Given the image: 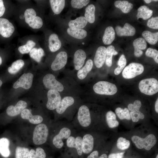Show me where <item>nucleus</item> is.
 Returning a JSON list of instances; mask_svg holds the SVG:
<instances>
[{
	"instance_id": "nucleus-38",
	"label": "nucleus",
	"mask_w": 158,
	"mask_h": 158,
	"mask_svg": "<svg viewBox=\"0 0 158 158\" xmlns=\"http://www.w3.org/2000/svg\"><path fill=\"white\" fill-rule=\"evenodd\" d=\"M115 111L116 114L120 119L130 120L131 119L130 112L128 108H125L123 109L121 107H117Z\"/></svg>"
},
{
	"instance_id": "nucleus-20",
	"label": "nucleus",
	"mask_w": 158,
	"mask_h": 158,
	"mask_svg": "<svg viewBox=\"0 0 158 158\" xmlns=\"http://www.w3.org/2000/svg\"><path fill=\"white\" fill-rule=\"evenodd\" d=\"M74 102V99L72 97L66 96L64 97L56 108V112L59 114H63L68 107L73 105Z\"/></svg>"
},
{
	"instance_id": "nucleus-46",
	"label": "nucleus",
	"mask_w": 158,
	"mask_h": 158,
	"mask_svg": "<svg viewBox=\"0 0 158 158\" xmlns=\"http://www.w3.org/2000/svg\"><path fill=\"white\" fill-rule=\"evenodd\" d=\"M145 55L147 56L152 58L155 61L158 63V51L157 50L149 48L146 51Z\"/></svg>"
},
{
	"instance_id": "nucleus-56",
	"label": "nucleus",
	"mask_w": 158,
	"mask_h": 158,
	"mask_svg": "<svg viewBox=\"0 0 158 158\" xmlns=\"http://www.w3.org/2000/svg\"><path fill=\"white\" fill-rule=\"evenodd\" d=\"M2 63V59L1 57L0 56V65H1Z\"/></svg>"
},
{
	"instance_id": "nucleus-55",
	"label": "nucleus",
	"mask_w": 158,
	"mask_h": 158,
	"mask_svg": "<svg viewBox=\"0 0 158 158\" xmlns=\"http://www.w3.org/2000/svg\"><path fill=\"white\" fill-rule=\"evenodd\" d=\"M118 54V52L114 50L113 52V55H115Z\"/></svg>"
},
{
	"instance_id": "nucleus-35",
	"label": "nucleus",
	"mask_w": 158,
	"mask_h": 158,
	"mask_svg": "<svg viewBox=\"0 0 158 158\" xmlns=\"http://www.w3.org/2000/svg\"><path fill=\"white\" fill-rule=\"evenodd\" d=\"M30 57L37 62L40 61L44 55V52L41 48H33L29 53Z\"/></svg>"
},
{
	"instance_id": "nucleus-27",
	"label": "nucleus",
	"mask_w": 158,
	"mask_h": 158,
	"mask_svg": "<svg viewBox=\"0 0 158 158\" xmlns=\"http://www.w3.org/2000/svg\"><path fill=\"white\" fill-rule=\"evenodd\" d=\"M49 2L53 12L57 15L61 13L65 6L64 0H50Z\"/></svg>"
},
{
	"instance_id": "nucleus-58",
	"label": "nucleus",
	"mask_w": 158,
	"mask_h": 158,
	"mask_svg": "<svg viewBox=\"0 0 158 158\" xmlns=\"http://www.w3.org/2000/svg\"><path fill=\"white\" fill-rule=\"evenodd\" d=\"M156 158H158V154H157Z\"/></svg>"
},
{
	"instance_id": "nucleus-31",
	"label": "nucleus",
	"mask_w": 158,
	"mask_h": 158,
	"mask_svg": "<svg viewBox=\"0 0 158 158\" xmlns=\"http://www.w3.org/2000/svg\"><path fill=\"white\" fill-rule=\"evenodd\" d=\"M115 6L120 9L123 13H126L130 12L133 7V5L126 1H116L114 4Z\"/></svg>"
},
{
	"instance_id": "nucleus-1",
	"label": "nucleus",
	"mask_w": 158,
	"mask_h": 158,
	"mask_svg": "<svg viewBox=\"0 0 158 158\" xmlns=\"http://www.w3.org/2000/svg\"><path fill=\"white\" fill-rule=\"evenodd\" d=\"M131 139L137 148L139 149L144 148L147 150H150L156 144L157 140L155 136L152 134L148 135L145 138L134 135Z\"/></svg>"
},
{
	"instance_id": "nucleus-50",
	"label": "nucleus",
	"mask_w": 158,
	"mask_h": 158,
	"mask_svg": "<svg viewBox=\"0 0 158 158\" xmlns=\"http://www.w3.org/2000/svg\"><path fill=\"white\" fill-rule=\"evenodd\" d=\"M5 11V8L4 4L3 1L2 0H0V17L4 15Z\"/></svg>"
},
{
	"instance_id": "nucleus-54",
	"label": "nucleus",
	"mask_w": 158,
	"mask_h": 158,
	"mask_svg": "<svg viewBox=\"0 0 158 158\" xmlns=\"http://www.w3.org/2000/svg\"><path fill=\"white\" fill-rule=\"evenodd\" d=\"M107 156L106 154H104L99 157L98 158H107Z\"/></svg>"
},
{
	"instance_id": "nucleus-48",
	"label": "nucleus",
	"mask_w": 158,
	"mask_h": 158,
	"mask_svg": "<svg viewBox=\"0 0 158 158\" xmlns=\"http://www.w3.org/2000/svg\"><path fill=\"white\" fill-rule=\"evenodd\" d=\"M141 106V102L140 100H136L133 104H129L128 107V109L131 111H135L139 110Z\"/></svg>"
},
{
	"instance_id": "nucleus-8",
	"label": "nucleus",
	"mask_w": 158,
	"mask_h": 158,
	"mask_svg": "<svg viewBox=\"0 0 158 158\" xmlns=\"http://www.w3.org/2000/svg\"><path fill=\"white\" fill-rule=\"evenodd\" d=\"M72 131L70 127L67 126L62 127L58 133L53 138L52 143L57 148L61 149L64 145L63 140H67L72 135Z\"/></svg>"
},
{
	"instance_id": "nucleus-15",
	"label": "nucleus",
	"mask_w": 158,
	"mask_h": 158,
	"mask_svg": "<svg viewBox=\"0 0 158 158\" xmlns=\"http://www.w3.org/2000/svg\"><path fill=\"white\" fill-rule=\"evenodd\" d=\"M83 153L88 154L91 152L94 146V138L91 134L87 133L83 136L82 141Z\"/></svg>"
},
{
	"instance_id": "nucleus-16",
	"label": "nucleus",
	"mask_w": 158,
	"mask_h": 158,
	"mask_svg": "<svg viewBox=\"0 0 158 158\" xmlns=\"http://www.w3.org/2000/svg\"><path fill=\"white\" fill-rule=\"evenodd\" d=\"M107 48L104 46H101L97 49L94 58V62L96 66L99 68L104 64L106 60Z\"/></svg>"
},
{
	"instance_id": "nucleus-34",
	"label": "nucleus",
	"mask_w": 158,
	"mask_h": 158,
	"mask_svg": "<svg viewBox=\"0 0 158 158\" xmlns=\"http://www.w3.org/2000/svg\"><path fill=\"white\" fill-rule=\"evenodd\" d=\"M95 6L93 4L89 5L85 8V17L90 23H92L95 21Z\"/></svg>"
},
{
	"instance_id": "nucleus-52",
	"label": "nucleus",
	"mask_w": 158,
	"mask_h": 158,
	"mask_svg": "<svg viewBox=\"0 0 158 158\" xmlns=\"http://www.w3.org/2000/svg\"><path fill=\"white\" fill-rule=\"evenodd\" d=\"M155 109L156 112L158 113V98H157L155 104Z\"/></svg>"
},
{
	"instance_id": "nucleus-44",
	"label": "nucleus",
	"mask_w": 158,
	"mask_h": 158,
	"mask_svg": "<svg viewBox=\"0 0 158 158\" xmlns=\"http://www.w3.org/2000/svg\"><path fill=\"white\" fill-rule=\"evenodd\" d=\"M90 1L89 0H72L71 1V5L74 8L80 9L86 6Z\"/></svg>"
},
{
	"instance_id": "nucleus-41",
	"label": "nucleus",
	"mask_w": 158,
	"mask_h": 158,
	"mask_svg": "<svg viewBox=\"0 0 158 158\" xmlns=\"http://www.w3.org/2000/svg\"><path fill=\"white\" fill-rule=\"evenodd\" d=\"M29 152L28 148L17 147L16 150V158H27Z\"/></svg>"
},
{
	"instance_id": "nucleus-49",
	"label": "nucleus",
	"mask_w": 158,
	"mask_h": 158,
	"mask_svg": "<svg viewBox=\"0 0 158 158\" xmlns=\"http://www.w3.org/2000/svg\"><path fill=\"white\" fill-rule=\"evenodd\" d=\"M125 152L121 153H112L108 156V158H123Z\"/></svg>"
},
{
	"instance_id": "nucleus-5",
	"label": "nucleus",
	"mask_w": 158,
	"mask_h": 158,
	"mask_svg": "<svg viewBox=\"0 0 158 158\" xmlns=\"http://www.w3.org/2000/svg\"><path fill=\"white\" fill-rule=\"evenodd\" d=\"M24 16L25 22L32 28L38 29L42 26L43 22L42 19L36 16V13L33 8L27 9L24 13Z\"/></svg>"
},
{
	"instance_id": "nucleus-23",
	"label": "nucleus",
	"mask_w": 158,
	"mask_h": 158,
	"mask_svg": "<svg viewBox=\"0 0 158 158\" xmlns=\"http://www.w3.org/2000/svg\"><path fill=\"white\" fill-rule=\"evenodd\" d=\"M49 47L50 50L52 52H55L61 47V43L56 34H51L49 39Z\"/></svg>"
},
{
	"instance_id": "nucleus-42",
	"label": "nucleus",
	"mask_w": 158,
	"mask_h": 158,
	"mask_svg": "<svg viewBox=\"0 0 158 158\" xmlns=\"http://www.w3.org/2000/svg\"><path fill=\"white\" fill-rule=\"evenodd\" d=\"M107 48L106 57L105 63L108 67H110L112 65V58L113 55V52L115 50L114 47L112 45H110Z\"/></svg>"
},
{
	"instance_id": "nucleus-29",
	"label": "nucleus",
	"mask_w": 158,
	"mask_h": 158,
	"mask_svg": "<svg viewBox=\"0 0 158 158\" xmlns=\"http://www.w3.org/2000/svg\"><path fill=\"white\" fill-rule=\"evenodd\" d=\"M87 23L84 16H80L75 20L70 21L68 25L69 27L82 29L85 27Z\"/></svg>"
},
{
	"instance_id": "nucleus-21",
	"label": "nucleus",
	"mask_w": 158,
	"mask_h": 158,
	"mask_svg": "<svg viewBox=\"0 0 158 158\" xmlns=\"http://www.w3.org/2000/svg\"><path fill=\"white\" fill-rule=\"evenodd\" d=\"M134 48V54L135 56L139 57L143 53L142 50L145 49L147 47V43L145 40L142 38L135 39L133 42Z\"/></svg>"
},
{
	"instance_id": "nucleus-25",
	"label": "nucleus",
	"mask_w": 158,
	"mask_h": 158,
	"mask_svg": "<svg viewBox=\"0 0 158 158\" xmlns=\"http://www.w3.org/2000/svg\"><path fill=\"white\" fill-rule=\"evenodd\" d=\"M68 33L72 37L78 39L85 38L87 35V32L83 29L69 27L67 30Z\"/></svg>"
},
{
	"instance_id": "nucleus-39",
	"label": "nucleus",
	"mask_w": 158,
	"mask_h": 158,
	"mask_svg": "<svg viewBox=\"0 0 158 158\" xmlns=\"http://www.w3.org/2000/svg\"><path fill=\"white\" fill-rule=\"evenodd\" d=\"M35 44V43L33 41L28 40L25 44L20 46L18 49L22 54H27L30 52Z\"/></svg>"
},
{
	"instance_id": "nucleus-18",
	"label": "nucleus",
	"mask_w": 158,
	"mask_h": 158,
	"mask_svg": "<svg viewBox=\"0 0 158 158\" xmlns=\"http://www.w3.org/2000/svg\"><path fill=\"white\" fill-rule=\"evenodd\" d=\"M115 30L116 34L119 36H133L136 32L134 27L128 23H126L123 28L120 26H116Z\"/></svg>"
},
{
	"instance_id": "nucleus-43",
	"label": "nucleus",
	"mask_w": 158,
	"mask_h": 158,
	"mask_svg": "<svg viewBox=\"0 0 158 158\" xmlns=\"http://www.w3.org/2000/svg\"><path fill=\"white\" fill-rule=\"evenodd\" d=\"M130 145V141L122 137L119 138L117 140V146L121 150H123L128 148Z\"/></svg>"
},
{
	"instance_id": "nucleus-6",
	"label": "nucleus",
	"mask_w": 158,
	"mask_h": 158,
	"mask_svg": "<svg viewBox=\"0 0 158 158\" xmlns=\"http://www.w3.org/2000/svg\"><path fill=\"white\" fill-rule=\"evenodd\" d=\"M77 120L79 125L83 128L87 129L90 125L92 122L90 113L86 105H82L79 108Z\"/></svg>"
},
{
	"instance_id": "nucleus-57",
	"label": "nucleus",
	"mask_w": 158,
	"mask_h": 158,
	"mask_svg": "<svg viewBox=\"0 0 158 158\" xmlns=\"http://www.w3.org/2000/svg\"><path fill=\"white\" fill-rule=\"evenodd\" d=\"M2 84V82L0 80V87L1 86Z\"/></svg>"
},
{
	"instance_id": "nucleus-37",
	"label": "nucleus",
	"mask_w": 158,
	"mask_h": 158,
	"mask_svg": "<svg viewBox=\"0 0 158 158\" xmlns=\"http://www.w3.org/2000/svg\"><path fill=\"white\" fill-rule=\"evenodd\" d=\"M46 154L42 148L40 147L36 148V151L32 149L29 152L27 158H45Z\"/></svg>"
},
{
	"instance_id": "nucleus-11",
	"label": "nucleus",
	"mask_w": 158,
	"mask_h": 158,
	"mask_svg": "<svg viewBox=\"0 0 158 158\" xmlns=\"http://www.w3.org/2000/svg\"><path fill=\"white\" fill-rule=\"evenodd\" d=\"M82 138L83 136L78 135L75 136L71 135L66 141L67 147L69 148L76 149L78 154L80 156L83 154Z\"/></svg>"
},
{
	"instance_id": "nucleus-12",
	"label": "nucleus",
	"mask_w": 158,
	"mask_h": 158,
	"mask_svg": "<svg viewBox=\"0 0 158 158\" xmlns=\"http://www.w3.org/2000/svg\"><path fill=\"white\" fill-rule=\"evenodd\" d=\"M33 75L31 73H24L13 85L14 88L16 89L19 87L27 90L31 86Z\"/></svg>"
},
{
	"instance_id": "nucleus-30",
	"label": "nucleus",
	"mask_w": 158,
	"mask_h": 158,
	"mask_svg": "<svg viewBox=\"0 0 158 158\" xmlns=\"http://www.w3.org/2000/svg\"><path fill=\"white\" fill-rule=\"evenodd\" d=\"M9 143V141L7 138H3L0 139V153L5 157H8L10 154Z\"/></svg>"
},
{
	"instance_id": "nucleus-13",
	"label": "nucleus",
	"mask_w": 158,
	"mask_h": 158,
	"mask_svg": "<svg viewBox=\"0 0 158 158\" xmlns=\"http://www.w3.org/2000/svg\"><path fill=\"white\" fill-rule=\"evenodd\" d=\"M15 30L13 24L7 19L0 18V34L5 38L10 37Z\"/></svg>"
},
{
	"instance_id": "nucleus-4",
	"label": "nucleus",
	"mask_w": 158,
	"mask_h": 158,
	"mask_svg": "<svg viewBox=\"0 0 158 158\" xmlns=\"http://www.w3.org/2000/svg\"><path fill=\"white\" fill-rule=\"evenodd\" d=\"M49 135V130L47 126L44 123L37 125L33 132V141L36 145H40L47 141Z\"/></svg>"
},
{
	"instance_id": "nucleus-32",
	"label": "nucleus",
	"mask_w": 158,
	"mask_h": 158,
	"mask_svg": "<svg viewBox=\"0 0 158 158\" xmlns=\"http://www.w3.org/2000/svg\"><path fill=\"white\" fill-rule=\"evenodd\" d=\"M106 121L108 126L113 128L117 127L119 124V122L116 119L115 114L112 111H108L106 115Z\"/></svg>"
},
{
	"instance_id": "nucleus-26",
	"label": "nucleus",
	"mask_w": 158,
	"mask_h": 158,
	"mask_svg": "<svg viewBox=\"0 0 158 158\" xmlns=\"http://www.w3.org/2000/svg\"><path fill=\"white\" fill-rule=\"evenodd\" d=\"M115 38V32L113 28L108 26L105 29L102 37V41L104 44L109 45L114 41Z\"/></svg>"
},
{
	"instance_id": "nucleus-17",
	"label": "nucleus",
	"mask_w": 158,
	"mask_h": 158,
	"mask_svg": "<svg viewBox=\"0 0 158 158\" xmlns=\"http://www.w3.org/2000/svg\"><path fill=\"white\" fill-rule=\"evenodd\" d=\"M27 106V103L25 101L20 100L15 106L10 105L6 109V113L8 115L11 116H17L22 112Z\"/></svg>"
},
{
	"instance_id": "nucleus-47",
	"label": "nucleus",
	"mask_w": 158,
	"mask_h": 158,
	"mask_svg": "<svg viewBox=\"0 0 158 158\" xmlns=\"http://www.w3.org/2000/svg\"><path fill=\"white\" fill-rule=\"evenodd\" d=\"M147 25L149 28L154 29H158V17H152L147 22Z\"/></svg>"
},
{
	"instance_id": "nucleus-2",
	"label": "nucleus",
	"mask_w": 158,
	"mask_h": 158,
	"mask_svg": "<svg viewBox=\"0 0 158 158\" xmlns=\"http://www.w3.org/2000/svg\"><path fill=\"white\" fill-rule=\"evenodd\" d=\"M138 87L141 92L147 95H152L158 92V81L154 78L144 79L140 81Z\"/></svg>"
},
{
	"instance_id": "nucleus-24",
	"label": "nucleus",
	"mask_w": 158,
	"mask_h": 158,
	"mask_svg": "<svg viewBox=\"0 0 158 158\" xmlns=\"http://www.w3.org/2000/svg\"><path fill=\"white\" fill-rule=\"evenodd\" d=\"M93 66V62L91 59H88L85 65L78 70L77 76L78 79L82 80L85 79L91 70Z\"/></svg>"
},
{
	"instance_id": "nucleus-9",
	"label": "nucleus",
	"mask_w": 158,
	"mask_h": 158,
	"mask_svg": "<svg viewBox=\"0 0 158 158\" xmlns=\"http://www.w3.org/2000/svg\"><path fill=\"white\" fill-rule=\"evenodd\" d=\"M43 82L45 86L50 90H56L59 92H61L64 90L63 84L57 80L52 74L46 75L43 78Z\"/></svg>"
},
{
	"instance_id": "nucleus-33",
	"label": "nucleus",
	"mask_w": 158,
	"mask_h": 158,
	"mask_svg": "<svg viewBox=\"0 0 158 158\" xmlns=\"http://www.w3.org/2000/svg\"><path fill=\"white\" fill-rule=\"evenodd\" d=\"M142 35L144 39L150 44L154 45L158 42V32H152L145 30L142 32Z\"/></svg>"
},
{
	"instance_id": "nucleus-14",
	"label": "nucleus",
	"mask_w": 158,
	"mask_h": 158,
	"mask_svg": "<svg viewBox=\"0 0 158 158\" xmlns=\"http://www.w3.org/2000/svg\"><path fill=\"white\" fill-rule=\"evenodd\" d=\"M67 54L65 51L59 52L51 64V69L54 71H57L62 68L67 63Z\"/></svg>"
},
{
	"instance_id": "nucleus-40",
	"label": "nucleus",
	"mask_w": 158,
	"mask_h": 158,
	"mask_svg": "<svg viewBox=\"0 0 158 158\" xmlns=\"http://www.w3.org/2000/svg\"><path fill=\"white\" fill-rule=\"evenodd\" d=\"M126 59L124 55L122 54L118 61L117 65H118V66L115 69L114 74L116 75H118L119 74L126 66Z\"/></svg>"
},
{
	"instance_id": "nucleus-7",
	"label": "nucleus",
	"mask_w": 158,
	"mask_h": 158,
	"mask_svg": "<svg viewBox=\"0 0 158 158\" xmlns=\"http://www.w3.org/2000/svg\"><path fill=\"white\" fill-rule=\"evenodd\" d=\"M144 70V68L142 64L132 63L124 68L122 75L126 79H131L142 73Z\"/></svg>"
},
{
	"instance_id": "nucleus-3",
	"label": "nucleus",
	"mask_w": 158,
	"mask_h": 158,
	"mask_svg": "<svg viewBox=\"0 0 158 158\" xmlns=\"http://www.w3.org/2000/svg\"><path fill=\"white\" fill-rule=\"evenodd\" d=\"M93 90L97 94L99 95H112L117 91L116 85L106 81H99L95 83L93 86Z\"/></svg>"
},
{
	"instance_id": "nucleus-51",
	"label": "nucleus",
	"mask_w": 158,
	"mask_h": 158,
	"mask_svg": "<svg viewBox=\"0 0 158 158\" xmlns=\"http://www.w3.org/2000/svg\"><path fill=\"white\" fill-rule=\"evenodd\" d=\"M99 152L97 150L94 151L90 153L87 158H98Z\"/></svg>"
},
{
	"instance_id": "nucleus-45",
	"label": "nucleus",
	"mask_w": 158,
	"mask_h": 158,
	"mask_svg": "<svg viewBox=\"0 0 158 158\" xmlns=\"http://www.w3.org/2000/svg\"><path fill=\"white\" fill-rule=\"evenodd\" d=\"M131 118L134 122H138L140 119H142L145 118L144 114L139 110L135 111H131L130 112Z\"/></svg>"
},
{
	"instance_id": "nucleus-10",
	"label": "nucleus",
	"mask_w": 158,
	"mask_h": 158,
	"mask_svg": "<svg viewBox=\"0 0 158 158\" xmlns=\"http://www.w3.org/2000/svg\"><path fill=\"white\" fill-rule=\"evenodd\" d=\"M48 101L46 107L48 109L54 110L56 109L61 99L59 92L56 90H49L47 92Z\"/></svg>"
},
{
	"instance_id": "nucleus-53",
	"label": "nucleus",
	"mask_w": 158,
	"mask_h": 158,
	"mask_svg": "<svg viewBox=\"0 0 158 158\" xmlns=\"http://www.w3.org/2000/svg\"><path fill=\"white\" fill-rule=\"evenodd\" d=\"M145 2L147 4H149L152 1H158L157 0H145Z\"/></svg>"
},
{
	"instance_id": "nucleus-36",
	"label": "nucleus",
	"mask_w": 158,
	"mask_h": 158,
	"mask_svg": "<svg viewBox=\"0 0 158 158\" xmlns=\"http://www.w3.org/2000/svg\"><path fill=\"white\" fill-rule=\"evenodd\" d=\"M24 65V62L22 59L17 60L13 62L11 66L8 68V72L15 74L18 72Z\"/></svg>"
},
{
	"instance_id": "nucleus-22",
	"label": "nucleus",
	"mask_w": 158,
	"mask_h": 158,
	"mask_svg": "<svg viewBox=\"0 0 158 158\" xmlns=\"http://www.w3.org/2000/svg\"><path fill=\"white\" fill-rule=\"evenodd\" d=\"M21 116L24 119H27L31 123L34 124L40 123L43 120L42 116L40 115L33 116L30 111L25 109L21 113Z\"/></svg>"
},
{
	"instance_id": "nucleus-19",
	"label": "nucleus",
	"mask_w": 158,
	"mask_h": 158,
	"mask_svg": "<svg viewBox=\"0 0 158 158\" xmlns=\"http://www.w3.org/2000/svg\"><path fill=\"white\" fill-rule=\"evenodd\" d=\"M86 58L84 51L82 49L76 50L74 55L73 61L75 69L78 70L82 68Z\"/></svg>"
},
{
	"instance_id": "nucleus-28",
	"label": "nucleus",
	"mask_w": 158,
	"mask_h": 158,
	"mask_svg": "<svg viewBox=\"0 0 158 158\" xmlns=\"http://www.w3.org/2000/svg\"><path fill=\"white\" fill-rule=\"evenodd\" d=\"M153 11L147 6L143 5L140 6L138 9V13L136 16L137 19L142 18L144 20L147 19L152 15Z\"/></svg>"
}]
</instances>
